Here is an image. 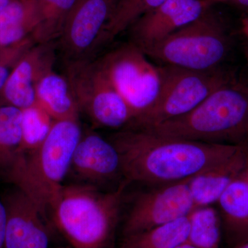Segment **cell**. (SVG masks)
Returning <instances> with one entry per match:
<instances>
[{
  "label": "cell",
  "instance_id": "obj_30",
  "mask_svg": "<svg viewBox=\"0 0 248 248\" xmlns=\"http://www.w3.org/2000/svg\"><path fill=\"white\" fill-rule=\"evenodd\" d=\"M174 248H197L195 247V246H192V245H191L189 244V243H187V241H186V242L183 243V244L179 245V246H177V247Z\"/></svg>",
  "mask_w": 248,
  "mask_h": 248
},
{
  "label": "cell",
  "instance_id": "obj_14",
  "mask_svg": "<svg viewBox=\"0 0 248 248\" xmlns=\"http://www.w3.org/2000/svg\"><path fill=\"white\" fill-rule=\"evenodd\" d=\"M52 44L31 47L11 72L3 89L8 104L22 110L37 105L36 85L42 73L55 61Z\"/></svg>",
  "mask_w": 248,
  "mask_h": 248
},
{
  "label": "cell",
  "instance_id": "obj_21",
  "mask_svg": "<svg viewBox=\"0 0 248 248\" xmlns=\"http://www.w3.org/2000/svg\"><path fill=\"white\" fill-rule=\"evenodd\" d=\"M187 242L197 248H219L222 226L219 213L212 205L198 207L188 215Z\"/></svg>",
  "mask_w": 248,
  "mask_h": 248
},
{
  "label": "cell",
  "instance_id": "obj_9",
  "mask_svg": "<svg viewBox=\"0 0 248 248\" xmlns=\"http://www.w3.org/2000/svg\"><path fill=\"white\" fill-rule=\"evenodd\" d=\"M190 179L157 186L137 196L124 222L123 236L188 216L196 208L189 187Z\"/></svg>",
  "mask_w": 248,
  "mask_h": 248
},
{
  "label": "cell",
  "instance_id": "obj_2",
  "mask_svg": "<svg viewBox=\"0 0 248 248\" xmlns=\"http://www.w3.org/2000/svg\"><path fill=\"white\" fill-rule=\"evenodd\" d=\"M124 179L114 190L74 184L62 187L50 210L55 228L72 248H110L120 221Z\"/></svg>",
  "mask_w": 248,
  "mask_h": 248
},
{
  "label": "cell",
  "instance_id": "obj_15",
  "mask_svg": "<svg viewBox=\"0 0 248 248\" xmlns=\"http://www.w3.org/2000/svg\"><path fill=\"white\" fill-rule=\"evenodd\" d=\"M22 110L0 106V179L24 190L27 158L22 149Z\"/></svg>",
  "mask_w": 248,
  "mask_h": 248
},
{
  "label": "cell",
  "instance_id": "obj_19",
  "mask_svg": "<svg viewBox=\"0 0 248 248\" xmlns=\"http://www.w3.org/2000/svg\"><path fill=\"white\" fill-rule=\"evenodd\" d=\"M40 23L35 0H16L0 12V46L15 45L32 36Z\"/></svg>",
  "mask_w": 248,
  "mask_h": 248
},
{
  "label": "cell",
  "instance_id": "obj_1",
  "mask_svg": "<svg viewBox=\"0 0 248 248\" xmlns=\"http://www.w3.org/2000/svg\"><path fill=\"white\" fill-rule=\"evenodd\" d=\"M109 140L120 153L124 179L153 186L190 179L242 146L167 138L142 129H123Z\"/></svg>",
  "mask_w": 248,
  "mask_h": 248
},
{
  "label": "cell",
  "instance_id": "obj_8",
  "mask_svg": "<svg viewBox=\"0 0 248 248\" xmlns=\"http://www.w3.org/2000/svg\"><path fill=\"white\" fill-rule=\"evenodd\" d=\"M163 86L151 110L132 125V129L149 128L190 112L204 99L233 78L221 68L196 71L161 65Z\"/></svg>",
  "mask_w": 248,
  "mask_h": 248
},
{
  "label": "cell",
  "instance_id": "obj_17",
  "mask_svg": "<svg viewBox=\"0 0 248 248\" xmlns=\"http://www.w3.org/2000/svg\"><path fill=\"white\" fill-rule=\"evenodd\" d=\"M219 206L222 232L230 248L248 240V182L241 174L223 192Z\"/></svg>",
  "mask_w": 248,
  "mask_h": 248
},
{
  "label": "cell",
  "instance_id": "obj_27",
  "mask_svg": "<svg viewBox=\"0 0 248 248\" xmlns=\"http://www.w3.org/2000/svg\"><path fill=\"white\" fill-rule=\"evenodd\" d=\"M15 1L16 0H0V12Z\"/></svg>",
  "mask_w": 248,
  "mask_h": 248
},
{
  "label": "cell",
  "instance_id": "obj_7",
  "mask_svg": "<svg viewBox=\"0 0 248 248\" xmlns=\"http://www.w3.org/2000/svg\"><path fill=\"white\" fill-rule=\"evenodd\" d=\"M66 77L79 112L94 125L123 130L132 125L130 107L95 60L68 62Z\"/></svg>",
  "mask_w": 248,
  "mask_h": 248
},
{
  "label": "cell",
  "instance_id": "obj_4",
  "mask_svg": "<svg viewBox=\"0 0 248 248\" xmlns=\"http://www.w3.org/2000/svg\"><path fill=\"white\" fill-rule=\"evenodd\" d=\"M231 45L226 28L208 9L194 22L142 50L163 65L208 71L220 68Z\"/></svg>",
  "mask_w": 248,
  "mask_h": 248
},
{
  "label": "cell",
  "instance_id": "obj_11",
  "mask_svg": "<svg viewBox=\"0 0 248 248\" xmlns=\"http://www.w3.org/2000/svg\"><path fill=\"white\" fill-rule=\"evenodd\" d=\"M210 4L209 0H167L128 28L130 42L141 50L156 45L198 19Z\"/></svg>",
  "mask_w": 248,
  "mask_h": 248
},
{
  "label": "cell",
  "instance_id": "obj_35",
  "mask_svg": "<svg viewBox=\"0 0 248 248\" xmlns=\"http://www.w3.org/2000/svg\"><path fill=\"white\" fill-rule=\"evenodd\" d=\"M116 2H117V1H116Z\"/></svg>",
  "mask_w": 248,
  "mask_h": 248
},
{
  "label": "cell",
  "instance_id": "obj_10",
  "mask_svg": "<svg viewBox=\"0 0 248 248\" xmlns=\"http://www.w3.org/2000/svg\"><path fill=\"white\" fill-rule=\"evenodd\" d=\"M117 0H77L59 37L68 62L89 60L99 47Z\"/></svg>",
  "mask_w": 248,
  "mask_h": 248
},
{
  "label": "cell",
  "instance_id": "obj_6",
  "mask_svg": "<svg viewBox=\"0 0 248 248\" xmlns=\"http://www.w3.org/2000/svg\"><path fill=\"white\" fill-rule=\"evenodd\" d=\"M95 61L133 112L130 128L157 102L163 86L161 66L152 63L146 53L130 42Z\"/></svg>",
  "mask_w": 248,
  "mask_h": 248
},
{
  "label": "cell",
  "instance_id": "obj_34",
  "mask_svg": "<svg viewBox=\"0 0 248 248\" xmlns=\"http://www.w3.org/2000/svg\"><path fill=\"white\" fill-rule=\"evenodd\" d=\"M58 248H67V247H60Z\"/></svg>",
  "mask_w": 248,
  "mask_h": 248
},
{
  "label": "cell",
  "instance_id": "obj_18",
  "mask_svg": "<svg viewBox=\"0 0 248 248\" xmlns=\"http://www.w3.org/2000/svg\"><path fill=\"white\" fill-rule=\"evenodd\" d=\"M37 104L53 121L79 120V110L66 77L53 66L42 73L36 85Z\"/></svg>",
  "mask_w": 248,
  "mask_h": 248
},
{
  "label": "cell",
  "instance_id": "obj_28",
  "mask_svg": "<svg viewBox=\"0 0 248 248\" xmlns=\"http://www.w3.org/2000/svg\"><path fill=\"white\" fill-rule=\"evenodd\" d=\"M243 174H244V177L246 178V180H247L248 182V147L247 149V153H246V166H245V169L244 172H243Z\"/></svg>",
  "mask_w": 248,
  "mask_h": 248
},
{
  "label": "cell",
  "instance_id": "obj_24",
  "mask_svg": "<svg viewBox=\"0 0 248 248\" xmlns=\"http://www.w3.org/2000/svg\"><path fill=\"white\" fill-rule=\"evenodd\" d=\"M53 122L39 105L22 110V149L26 158L42 144Z\"/></svg>",
  "mask_w": 248,
  "mask_h": 248
},
{
  "label": "cell",
  "instance_id": "obj_31",
  "mask_svg": "<svg viewBox=\"0 0 248 248\" xmlns=\"http://www.w3.org/2000/svg\"><path fill=\"white\" fill-rule=\"evenodd\" d=\"M231 248H248V240L241 243V244L236 245V246H233V247Z\"/></svg>",
  "mask_w": 248,
  "mask_h": 248
},
{
  "label": "cell",
  "instance_id": "obj_23",
  "mask_svg": "<svg viewBox=\"0 0 248 248\" xmlns=\"http://www.w3.org/2000/svg\"><path fill=\"white\" fill-rule=\"evenodd\" d=\"M77 0H35L40 23L32 38L37 44L58 39L68 14Z\"/></svg>",
  "mask_w": 248,
  "mask_h": 248
},
{
  "label": "cell",
  "instance_id": "obj_32",
  "mask_svg": "<svg viewBox=\"0 0 248 248\" xmlns=\"http://www.w3.org/2000/svg\"><path fill=\"white\" fill-rule=\"evenodd\" d=\"M235 2L237 3L241 6H246L248 7V0H233Z\"/></svg>",
  "mask_w": 248,
  "mask_h": 248
},
{
  "label": "cell",
  "instance_id": "obj_22",
  "mask_svg": "<svg viewBox=\"0 0 248 248\" xmlns=\"http://www.w3.org/2000/svg\"><path fill=\"white\" fill-rule=\"evenodd\" d=\"M167 0H117L99 44V47L113 40L138 18Z\"/></svg>",
  "mask_w": 248,
  "mask_h": 248
},
{
  "label": "cell",
  "instance_id": "obj_12",
  "mask_svg": "<svg viewBox=\"0 0 248 248\" xmlns=\"http://www.w3.org/2000/svg\"><path fill=\"white\" fill-rule=\"evenodd\" d=\"M68 174L77 184L95 186L124 180L122 160L109 139L93 131L83 133L78 142Z\"/></svg>",
  "mask_w": 248,
  "mask_h": 248
},
{
  "label": "cell",
  "instance_id": "obj_16",
  "mask_svg": "<svg viewBox=\"0 0 248 248\" xmlns=\"http://www.w3.org/2000/svg\"><path fill=\"white\" fill-rule=\"evenodd\" d=\"M248 145H244L228 159L191 178V195L196 208L217 203L223 192L244 172Z\"/></svg>",
  "mask_w": 248,
  "mask_h": 248
},
{
  "label": "cell",
  "instance_id": "obj_3",
  "mask_svg": "<svg viewBox=\"0 0 248 248\" xmlns=\"http://www.w3.org/2000/svg\"><path fill=\"white\" fill-rule=\"evenodd\" d=\"M142 130L191 141L248 145V87L232 80L186 115Z\"/></svg>",
  "mask_w": 248,
  "mask_h": 248
},
{
  "label": "cell",
  "instance_id": "obj_13",
  "mask_svg": "<svg viewBox=\"0 0 248 248\" xmlns=\"http://www.w3.org/2000/svg\"><path fill=\"white\" fill-rule=\"evenodd\" d=\"M6 213V248H48L46 216L35 201L14 186L1 196Z\"/></svg>",
  "mask_w": 248,
  "mask_h": 248
},
{
  "label": "cell",
  "instance_id": "obj_33",
  "mask_svg": "<svg viewBox=\"0 0 248 248\" xmlns=\"http://www.w3.org/2000/svg\"><path fill=\"white\" fill-rule=\"evenodd\" d=\"M223 1V0H209V1H210V4H213V3L215 2V1Z\"/></svg>",
  "mask_w": 248,
  "mask_h": 248
},
{
  "label": "cell",
  "instance_id": "obj_29",
  "mask_svg": "<svg viewBox=\"0 0 248 248\" xmlns=\"http://www.w3.org/2000/svg\"><path fill=\"white\" fill-rule=\"evenodd\" d=\"M243 32L248 39V18L243 21Z\"/></svg>",
  "mask_w": 248,
  "mask_h": 248
},
{
  "label": "cell",
  "instance_id": "obj_5",
  "mask_svg": "<svg viewBox=\"0 0 248 248\" xmlns=\"http://www.w3.org/2000/svg\"><path fill=\"white\" fill-rule=\"evenodd\" d=\"M82 130L79 120L54 121L42 144L27 158L24 192L46 215L69 172Z\"/></svg>",
  "mask_w": 248,
  "mask_h": 248
},
{
  "label": "cell",
  "instance_id": "obj_26",
  "mask_svg": "<svg viewBox=\"0 0 248 248\" xmlns=\"http://www.w3.org/2000/svg\"><path fill=\"white\" fill-rule=\"evenodd\" d=\"M11 73L9 69L3 63H0V90L4 89L6 81Z\"/></svg>",
  "mask_w": 248,
  "mask_h": 248
},
{
  "label": "cell",
  "instance_id": "obj_20",
  "mask_svg": "<svg viewBox=\"0 0 248 248\" xmlns=\"http://www.w3.org/2000/svg\"><path fill=\"white\" fill-rule=\"evenodd\" d=\"M188 216L168 224L124 236L118 248H174L187 241Z\"/></svg>",
  "mask_w": 248,
  "mask_h": 248
},
{
  "label": "cell",
  "instance_id": "obj_25",
  "mask_svg": "<svg viewBox=\"0 0 248 248\" xmlns=\"http://www.w3.org/2000/svg\"><path fill=\"white\" fill-rule=\"evenodd\" d=\"M6 213L4 204L0 197V248H5L6 241Z\"/></svg>",
  "mask_w": 248,
  "mask_h": 248
}]
</instances>
